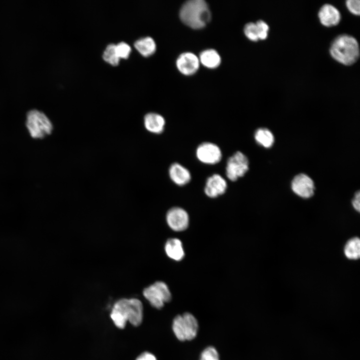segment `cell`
Here are the masks:
<instances>
[{"label":"cell","mask_w":360,"mask_h":360,"mask_svg":"<svg viewBox=\"0 0 360 360\" xmlns=\"http://www.w3.org/2000/svg\"><path fill=\"white\" fill-rule=\"evenodd\" d=\"M110 316L119 328H124L127 321L134 326H138L142 320V304L136 298H121L114 304Z\"/></svg>","instance_id":"1"},{"label":"cell","mask_w":360,"mask_h":360,"mask_svg":"<svg viewBox=\"0 0 360 360\" xmlns=\"http://www.w3.org/2000/svg\"><path fill=\"white\" fill-rule=\"evenodd\" d=\"M329 50L334 60L345 66L354 64L360 56L357 40L352 36L346 34L336 36L332 41Z\"/></svg>","instance_id":"2"},{"label":"cell","mask_w":360,"mask_h":360,"mask_svg":"<svg viewBox=\"0 0 360 360\" xmlns=\"http://www.w3.org/2000/svg\"><path fill=\"white\" fill-rule=\"evenodd\" d=\"M181 20L194 28H200L210 20L211 14L207 3L203 0H190L185 2L180 12Z\"/></svg>","instance_id":"3"},{"label":"cell","mask_w":360,"mask_h":360,"mask_svg":"<svg viewBox=\"0 0 360 360\" xmlns=\"http://www.w3.org/2000/svg\"><path fill=\"white\" fill-rule=\"evenodd\" d=\"M26 126L30 136L34 138H43L50 134L53 126L50 120L42 112L32 110L26 114Z\"/></svg>","instance_id":"4"},{"label":"cell","mask_w":360,"mask_h":360,"mask_svg":"<svg viewBox=\"0 0 360 360\" xmlns=\"http://www.w3.org/2000/svg\"><path fill=\"white\" fill-rule=\"evenodd\" d=\"M143 295L155 308H161L164 302L171 300L172 295L168 287L163 282L158 281L146 288Z\"/></svg>","instance_id":"5"},{"label":"cell","mask_w":360,"mask_h":360,"mask_svg":"<svg viewBox=\"0 0 360 360\" xmlns=\"http://www.w3.org/2000/svg\"><path fill=\"white\" fill-rule=\"evenodd\" d=\"M248 158L241 152H236L227 160L226 174L231 181H236L246 174L249 168Z\"/></svg>","instance_id":"6"},{"label":"cell","mask_w":360,"mask_h":360,"mask_svg":"<svg viewBox=\"0 0 360 360\" xmlns=\"http://www.w3.org/2000/svg\"><path fill=\"white\" fill-rule=\"evenodd\" d=\"M196 156L202 162L214 164L219 162L222 157L220 148L215 144L204 142L196 150Z\"/></svg>","instance_id":"7"},{"label":"cell","mask_w":360,"mask_h":360,"mask_svg":"<svg viewBox=\"0 0 360 360\" xmlns=\"http://www.w3.org/2000/svg\"><path fill=\"white\" fill-rule=\"evenodd\" d=\"M166 220L172 230L176 232H181L188 227L189 216L184 209L180 207H174L167 212Z\"/></svg>","instance_id":"8"},{"label":"cell","mask_w":360,"mask_h":360,"mask_svg":"<svg viewBox=\"0 0 360 360\" xmlns=\"http://www.w3.org/2000/svg\"><path fill=\"white\" fill-rule=\"evenodd\" d=\"M292 189L298 196L308 198L314 192V185L312 179L304 174L296 176L292 182Z\"/></svg>","instance_id":"9"},{"label":"cell","mask_w":360,"mask_h":360,"mask_svg":"<svg viewBox=\"0 0 360 360\" xmlns=\"http://www.w3.org/2000/svg\"><path fill=\"white\" fill-rule=\"evenodd\" d=\"M227 182L220 174H215L209 176L204 186L205 194L211 198L223 194L227 189Z\"/></svg>","instance_id":"10"},{"label":"cell","mask_w":360,"mask_h":360,"mask_svg":"<svg viewBox=\"0 0 360 360\" xmlns=\"http://www.w3.org/2000/svg\"><path fill=\"white\" fill-rule=\"evenodd\" d=\"M176 64L180 72L185 75H191L196 72L198 68L200 60L193 53L186 52L179 56Z\"/></svg>","instance_id":"11"},{"label":"cell","mask_w":360,"mask_h":360,"mask_svg":"<svg viewBox=\"0 0 360 360\" xmlns=\"http://www.w3.org/2000/svg\"><path fill=\"white\" fill-rule=\"evenodd\" d=\"M318 17L320 23L326 27H332L338 25L341 19L339 10L334 6L324 4L320 9Z\"/></svg>","instance_id":"12"},{"label":"cell","mask_w":360,"mask_h":360,"mask_svg":"<svg viewBox=\"0 0 360 360\" xmlns=\"http://www.w3.org/2000/svg\"><path fill=\"white\" fill-rule=\"evenodd\" d=\"M168 174L171 180L176 185L183 186L191 180L190 171L181 164L174 162L169 168Z\"/></svg>","instance_id":"13"},{"label":"cell","mask_w":360,"mask_h":360,"mask_svg":"<svg viewBox=\"0 0 360 360\" xmlns=\"http://www.w3.org/2000/svg\"><path fill=\"white\" fill-rule=\"evenodd\" d=\"M144 126L148 132L160 134L164 129L165 120L160 114L155 112H149L144 117Z\"/></svg>","instance_id":"14"},{"label":"cell","mask_w":360,"mask_h":360,"mask_svg":"<svg viewBox=\"0 0 360 360\" xmlns=\"http://www.w3.org/2000/svg\"><path fill=\"white\" fill-rule=\"evenodd\" d=\"M181 324L185 340L194 339L198 330V321L194 316L190 313H184L181 315Z\"/></svg>","instance_id":"15"},{"label":"cell","mask_w":360,"mask_h":360,"mask_svg":"<svg viewBox=\"0 0 360 360\" xmlns=\"http://www.w3.org/2000/svg\"><path fill=\"white\" fill-rule=\"evenodd\" d=\"M164 250L167 256L174 260H181L184 258V252L182 242L178 238L168 239L165 244Z\"/></svg>","instance_id":"16"},{"label":"cell","mask_w":360,"mask_h":360,"mask_svg":"<svg viewBox=\"0 0 360 360\" xmlns=\"http://www.w3.org/2000/svg\"><path fill=\"white\" fill-rule=\"evenodd\" d=\"M200 60L204 66L210 68L218 67L221 61L220 54L214 49L202 51L200 55Z\"/></svg>","instance_id":"17"},{"label":"cell","mask_w":360,"mask_h":360,"mask_svg":"<svg viewBox=\"0 0 360 360\" xmlns=\"http://www.w3.org/2000/svg\"><path fill=\"white\" fill-rule=\"evenodd\" d=\"M137 50L144 56L152 54L156 50V44L150 36H146L137 40L134 43Z\"/></svg>","instance_id":"18"},{"label":"cell","mask_w":360,"mask_h":360,"mask_svg":"<svg viewBox=\"0 0 360 360\" xmlns=\"http://www.w3.org/2000/svg\"><path fill=\"white\" fill-rule=\"evenodd\" d=\"M344 252L348 260H356L360 257V240L358 237H353L346 243Z\"/></svg>","instance_id":"19"},{"label":"cell","mask_w":360,"mask_h":360,"mask_svg":"<svg viewBox=\"0 0 360 360\" xmlns=\"http://www.w3.org/2000/svg\"><path fill=\"white\" fill-rule=\"evenodd\" d=\"M256 142L266 148H270L274 142V136L272 132L266 128H260L254 133Z\"/></svg>","instance_id":"20"},{"label":"cell","mask_w":360,"mask_h":360,"mask_svg":"<svg viewBox=\"0 0 360 360\" xmlns=\"http://www.w3.org/2000/svg\"><path fill=\"white\" fill-rule=\"evenodd\" d=\"M104 59L112 65L118 64L120 58L118 56L114 44H110L107 46L102 55Z\"/></svg>","instance_id":"21"},{"label":"cell","mask_w":360,"mask_h":360,"mask_svg":"<svg viewBox=\"0 0 360 360\" xmlns=\"http://www.w3.org/2000/svg\"><path fill=\"white\" fill-rule=\"evenodd\" d=\"M244 33L250 40L256 42L259 40L256 23L248 22L244 27Z\"/></svg>","instance_id":"22"},{"label":"cell","mask_w":360,"mask_h":360,"mask_svg":"<svg viewBox=\"0 0 360 360\" xmlns=\"http://www.w3.org/2000/svg\"><path fill=\"white\" fill-rule=\"evenodd\" d=\"M116 49L120 58H127L131 51L130 46L124 42H120L116 44Z\"/></svg>","instance_id":"23"},{"label":"cell","mask_w":360,"mask_h":360,"mask_svg":"<svg viewBox=\"0 0 360 360\" xmlns=\"http://www.w3.org/2000/svg\"><path fill=\"white\" fill-rule=\"evenodd\" d=\"M256 24L258 30L259 40H266L268 37L269 30V26L268 24L262 20H258L256 22Z\"/></svg>","instance_id":"24"},{"label":"cell","mask_w":360,"mask_h":360,"mask_svg":"<svg viewBox=\"0 0 360 360\" xmlns=\"http://www.w3.org/2000/svg\"><path fill=\"white\" fill-rule=\"evenodd\" d=\"M200 360H220L218 354L214 348L210 346L202 353Z\"/></svg>","instance_id":"25"},{"label":"cell","mask_w":360,"mask_h":360,"mask_svg":"<svg viewBox=\"0 0 360 360\" xmlns=\"http://www.w3.org/2000/svg\"><path fill=\"white\" fill-rule=\"evenodd\" d=\"M348 10L352 14L359 16L360 14V2L359 0H348L346 2Z\"/></svg>","instance_id":"26"},{"label":"cell","mask_w":360,"mask_h":360,"mask_svg":"<svg viewBox=\"0 0 360 360\" xmlns=\"http://www.w3.org/2000/svg\"><path fill=\"white\" fill-rule=\"evenodd\" d=\"M352 205L354 209L358 212L360 210V191L357 192L353 198Z\"/></svg>","instance_id":"27"},{"label":"cell","mask_w":360,"mask_h":360,"mask_svg":"<svg viewBox=\"0 0 360 360\" xmlns=\"http://www.w3.org/2000/svg\"><path fill=\"white\" fill-rule=\"evenodd\" d=\"M136 360H156L155 356L148 352H144L140 354Z\"/></svg>","instance_id":"28"}]
</instances>
